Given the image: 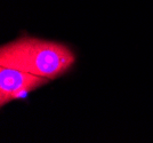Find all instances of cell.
I'll list each match as a JSON object with an SVG mask.
<instances>
[{
    "instance_id": "6da1fadb",
    "label": "cell",
    "mask_w": 153,
    "mask_h": 143,
    "mask_svg": "<svg viewBox=\"0 0 153 143\" xmlns=\"http://www.w3.org/2000/svg\"><path fill=\"white\" fill-rule=\"evenodd\" d=\"M76 61L68 46L32 37L13 40L0 48V65L19 69L47 80L70 70Z\"/></svg>"
},
{
    "instance_id": "7a4b0ae2",
    "label": "cell",
    "mask_w": 153,
    "mask_h": 143,
    "mask_svg": "<svg viewBox=\"0 0 153 143\" xmlns=\"http://www.w3.org/2000/svg\"><path fill=\"white\" fill-rule=\"evenodd\" d=\"M48 80L19 69L0 65V105L25 96Z\"/></svg>"
}]
</instances>
